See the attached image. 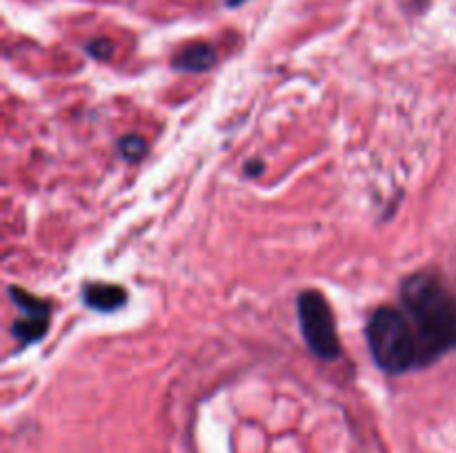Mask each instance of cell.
I'll use <instances>...</instances> for the list:
<instances>
[{"label":"cell","instance_id":"cell-1","mask_svg":"<svg viewBox=\"0 0 456 453\" xmlns=\"http://www.w3.org/2000/svg\"><path fill=\"white\" fill-rule=\"evenodd\" d=\"M400 304L421 344L423 367L456 349V294L432 271L400 282Z\"/></svg>","mask_w":456,"mask_h":453},{"label":"cell","instance_id":"cell-2","mask_svg":"<svg viewBox=\"0 0 456 453\" xmlns=\"http://www.w3.org/2000/svg\"><path fill=\"white\" fill-rule=\"evenodd\" d=\"M365 340L376 367L398 375L412 369H423L421 344L403 309L378 307L365 324Z\"/></svg>","mask_w":456,"mask_h":453},{"label":"cell","instance_id":"cell-3","mask_svg":"<svg viewBox=\"0 0 456 453\" xmlns=\"http://www.w3.org/2000/svg\"><path fill=\"white\" fill-rule=\"evenodd\" d=\"M299 324L305 344L321 360H336L341 356V340L336 336V322L330 302L321 292L307 289L296 300Z\"/></svg>","mask_w":456,"mask_h":453},{"label":"cell","instance_id":"cell-4","mask_svg":"<svg viewBox=\"0 0 456 453\" xmlns=\"http://www.w3.org/2000/svg\"><path fill=\"white\" fill-rule=\"evenodd\" d=\"M9 296H11V302L18 307V311L23 314L21 318L14 320L11 336L21 342V347L41 342L49 329L51 304L47 300H41L38 296H31L21 287H9Z\"/></svg>","mask_w":456,"mask_h":453},{"label":"cell","instance_id":"cell-5","mask_svg":"<svg viewBox=\"0 0 456 453\" xmlns=\"http://www.w3.org/2000/svg\"><path fill=\"white\" fill-rule=\"evenodd\" d=\"M83 302L89 309L100 314H114L127 302V292L118 284L109 282H87L83 287Z\"/></svg>","mask_w":456,"mask_h":453},{"label":"cell","instance_id":"cell-6","mask_svg":"<svg viewBox=\"0 0 456 453\" xmlns=\"http://www.w3.org/2000/svg\"><path fill=\"white\" fill-rule=\"evenodd\" d=\"M172 65L174 69L187 71V74H203L216 65V51L207 43H192L176 53Z\"/></svg>","mask_w":456,"mask_h":453},{"label":"cell","instance_id":"cell-7","mask_svg":"<svg viewBox=\"0 0 456 453\" xmlns=\"http://www.w3.org/2000/svg\"><path fill=\"white\" fill-rule=\"evenodd\" d=\"M145 151H147V142L140 136H123L118 140V154L127 160V162H138L142 160Z\"/></svg>","mask_w":456,"mask_h":453},{"label":"cell","instance_id":"cell-8","mask_svg":"<svg viewBox=\"0 0 456 453\" xmlns=\"http://www.w3.org/2000/svg\"><path fill=\"white\" fill-rule=\"evenodd\" d=\"M112 49H114V45L109 43L107 38H96V41H91L87 45V53H89V56H94L96 60L109 58V56H112Z\"/></svg>","mask_w":456,"mask_h":453},{"label":"cell","instance_id":"cell-9","mask_svg":"<svg viewBox=\"0 0 456 453\" xmlns=\"http://www.w3.org/2000/svg\"><path fill=\"white\" fill-rule=\"evenodd\" d=\"M245 171H247V176H259L263 171V162L261 160L249 162V165H245Z\"/></svg>","mask_w":456,"mask_h":453},{"label":"cell","instance_id":"cell-10","mask_svg":"<svg viewBox=\"0 0 456 453\" xmlns=\"http://www.w3.org/2000/svg\"><path fill=\"white\" fill-rule=\"evenodd\" d=\"M241 3H243V0H227V5H229V7H239Z\"/></svg>","mask_w":456,"mask_h":453}]
</instances>
